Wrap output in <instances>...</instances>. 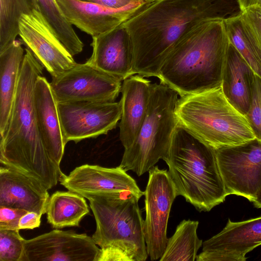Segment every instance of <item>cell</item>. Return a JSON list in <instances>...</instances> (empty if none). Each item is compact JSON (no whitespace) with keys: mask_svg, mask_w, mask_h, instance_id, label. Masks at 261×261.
I'll list each match as a JSON object with an SVG mask.
<instances>
[{"mask_svg":"<svg viewBox=\"0 0 261 261\" xmlns=\"http://www.w3.org/2000/svg\"><path fill=\"white\" fill-rule=\"evenodd\" d=\"M96 4H98L107 8L120 9L132 5L137 1L135 0H81Z\"/></svg>","mask_w":261,"mask_h":261,"instance_id":"33","label":"cell"},{"mask_svg":"<svg viewBox=\"0 0 261 261\" xmlns=\"http://www.w3.org/2000/svg\"><path fill=\"white\" fill-rule=\"evenodd\" d=\"M40 182L20 172L0 167V206L22 209L42 215L49 198Z\"/></svg>","mask_w":261,"mask_h":261,"instance_id":"19","label":"cell"},{"mask_svg":"<svg viewBox=\"0 0 261 261\" xmlns=\"http://www.w3.org/2000/svg\"><path fill=\"white\" fill-rule=\"evenodd\" d=\"M151 81L139 74L123 81L120 99L121 117L119 124V139L124 149L134 141L148 109Z\"/></svg>","mask_w":261,"mask_h":261,"instance_id":"20","label":"cell"},{"mask_svg":"<svg viewBox=\"0 0 261 261\" xmlns=\"http://www.w3.org/2000/svg\"><path fill=\"white\" fill-rule=\"evenodd\" d=\"M219 168L228 195L252 202L261 186V141L216 150Z\"/></svg>","mask_w":261,"mask_h":261,"instance_id":"11","label":"cell"},{"mask_svg":"<svg viewBox=\"0 0 261 261\" xmlns=\"http://www.w3.org/2000/svg\"><path fill=\"white\" fill-rule=\"evenodd\" d=\"M52 27L64 46L73 57L83 51L84 44L67 21L56 0H29Z\"/></svg>","mask_w":261,"mask_h":261,"instance_id":"25","label":"cell"},{"mask_svg":"<svg viewBox=\"0 0 261 261\" xmlns=\"http://www.w3.org/2000/svg\"><path fill=\"white\" fill-rule=\"evenodd\" d=\"M144 191L146 218L144 236L151 260L160 259L168 241L167 228L172 204L177 196L173 182L167 170L153 167Z\"/></svg>","mask_w":261,"mask_h":261,"instance_id":"8","label":"cell"},{"mask_svg":"<svg viewBox=\"0 0 261 261\" xmlns=\"http://www.w3.org/2000/svg\"><path fill=\"white\" fill-rule=\"evenodd\" d=\"M59 181L68 191L88 199L106 194L129 192L139 199L144 192L119 166L107 168L86 164L75 168L68 175L63 173Z\"/></svg>","mask_w":261,"mask_h":261,"instance_id":"14","label":"cell"},{"mask_svg":"<svg viewBox=\"0 0 261 261\" xmlns=\"http://www.w3.org/2000/svg\"><path fill=\"white\" fill-rule=\"evenodd\" d=\"M87 199L96 221L92 237L100 248L97 261H145L148 257L139 198L129 192Z\"/></svg>","mask_w":261,"mask_h":261,"instance_id":"5","label":"cell"},{"mask_svg":"<svg viewBox=\"0 0 261 261\" xmlns=\"http://www.w3.org/2000/svg\"><path fill=\"white\" fill-rule=\"evenodd\" d=\"M254 72L229 42L222 79L223 92L230 102L246 115L250 102Z\"/></svg>","mask_w":261,"mask_h":261,"instance_id":"21","label":"cell"},{"mask_svg":"<svg viewBox=\"0 0 261 261\" xmlns=\"http://www.w3.org/2000/svg\"><path fill=\"white\" fill-rule=\"evenodd\" d=\"M199 222L184 220L176 227L173 235L168 239L160 261H194L202 241L197 234Z\"/></svg>","mask_w":261,"mask_h":261,"instance_id":"24","label":"cell"},{"mask_svg":"<svg viewBox=\"0 0 261 261\" xmlns=\"http://www.w3.org/2000/svg\"><path fill=\"white\" fill-rule=\"evenodd\" d=\"M242 21L261 49V6L254 5L243 10Z\"/></svg>","mask_w":261,"mask_h":261,"instance_id":"30","label":"cell"},{"mask_svg":"<svg viewBox=\"0 0 261 261\" xmlns=\"http://www.w3.org/2000/svg\"><path fill=\"white\" fill-rule=\"evenodd\" d=\"M57 106L65 145L106 135L116 127L121 117L120 100L60 102Z\"/></svg>","mask_w":261,"mask_h":261,"instance_id":"9","label":"cell"},{"mask_svg":"<svg viewBox=\"0 0 261 261\" xmlns=\"http://www.w3.org/2000/svg\"><path fill=\"white\" fill-rule=\"evenodd\" d=\"M91 45L92 53L85 63L122 81L134 75L129 37L121 24L112 31L93 37Z\"/></svg>","mask_w":261,"mask_h":261,"instance_id":"17","label":"cell"},{"mask_svg":"<svg viewBox=\"0 0 261 261\" xmlns=\"http://www.w3.org/2000/svg\"><path fill=\"white\" fill-rule=\"evenodd\" d=\"M229 41L224 20H206L189 28L174 44L159 79L180 96L222 83Z\"/></svg>","mask_w":261,"mask_h":261,"instance_id":"3","label":"cell"},{"mask_svg":"<svg viewBox=\"0 0 261 261\" xmlns=\"http://www.w3.org/2000/svg\"><path fill=\"white\" fill-rule=\"evenodd\" d=\"M175 114L178 124L215 150L256 138L246 116L226 97L222 83L199 93L180 96Z\"/></svg>","mask_w":261,"mask_h":261,"instance_id":"6","label":"cell"},{"mask_svg":"<svg viewBox=\"0 0 261 261\" xmlns=\"http://www.w3.org/2000/svg\"><path fill=\"white\" fill-rule=\"evenodd\" d=\"M24 241L19 229H0V261H21Z\"/></svg>","mask_w":261,"mask_h":261,"instance_id":"28","label":"cell"},{"mask_svg":"<svg viewBox=\"0 0 261 261\" xmlns=\"http://www.w3.org/2000/svg\"><path fill=\"white\" fill-rule=\"evenodd\" d=\"M242 11L254 5L261 6V0H238Z\"/></svg>","mask_w":261,"mask_h":261,"instance_id":"34","label":"cell"},{"mask_svg":"<svg viewBox=\"0 0 261 261\" xmlns=\"http://www.w3.org/2000/svg\"><path fill=\"white\" fill-rule=\"evenodd\" d=\"M100 252L86 233L55 229L25 240L21 261H97Z\"/></svg>","mask_w":261,"mask_h":261,"instance_id":"13","label":"cell"},{"mask_svg":"<svg viewBox=\"0 0 261 261\" xmlns=\"http://www.w3.org/2000/svg\"><path fill=\"white\" fill-rule=\"evenodd\" d=\"M34 8L29 0H0V53L19 35V20Z\"/></svg>","mask_w":261,"mask_h":261,"instance_id":"27","label":"cell"},{"mask_svg":"<svg viewBox=\"0 0 261 261\" xmlns=\"http://www.w3.org/2000/svg\"><path fill=\"white\" fill-rule=\"evenodd\" d=\"M50 85L58 102H113L121 92L119 78L87 64L76 63L54 77Z\"/></svg>","mask_w":261,"mask_h":261,"instance_id":"10","label":"cell"},{"mask_svg":"<svg viewBox=\"0 0 261 261\" xmlns=\"http://www.w3.org/2000/svg\"><path fill=\"white\" fill-rule=\"evenodd\" d=\"M28 212L25 210L0 206V229H19L21 217Z\"/></svg>","mask_w":261,"mask_h":261,"instance_id":"31","label":"cell"},{"mask_svg":"<svg viewBox=\"0 0 261 261\" xmlns=\"http://www.w3.org/2000/svg\"><path fill=\"white\" fill-rule=\"evenodd\" d=\"M43 69L25 48L8 126L1 138L0 163L35 179L48 190L57 185L63 172L47 152L36 118L34 88Z\"/></svg>","mask_w":261,"mask_h":261,"instance_id":"2","label":"cell"},{"mask_svg":"<svg viewBox=\"0 0 261 261\" xmlns=\"http://www.w3.org/2000/svg\"><path fill=\"white\" fill-rule=\"evenodd\" d=\"M34 104L39 134L50 157L60 166L65 144L61 130L57 102L50 83L39 75L36 82Z\"/></svg>","mask_w":261,"mask_h":261,"instance_id":"18","label":"cell"},{"mask_svg":"<svg viewBox=\"0 0 261 261\" xmlns=\"http://www.w3.org/2000/svg\"><path fill=\"white\" fill-rule=\"evenodd\" d=\"M178 94L167 85L151 84L145 117L132 143L124 149L119 165L142 175L167 157L178 123L175 114Z\"/></svg>","mask_w":261,"mask_h":261,"instance_id":"7","label":"cell"},{"mask_svg":"<svg viewBox=\"0 0 261 261\" xmlns=\"http://www.w3.org/2000/svg\"><path fill=\"white\" fill-rule=\"evenodd\" d=\"M256 139L261 141V77L254 73L250 102L245 115Z\"/></svg>","mask_w":261,"mask_h":261,"instance_id":"29","label":"cell"},{"mask_svg":"<svg viewBox=\"0 0 261 261\" xmlns=\"http://www.w3.org/2000/svg\"><path fill=\"white\" fill-rule=\"evenodd\" d=\"M240 14L224 20L226 33L229 42L261 77V49L244 25Z\"/></svg>","mask_w":261,"mask_h":261,"instance_id":"26","label":"cell"},{"mask_svg":"<svg viewBox=\"0 0 261 261\" xmlns=\"http://www.w3.org/2000/svg\"><path fill=\"white\" fill-rule=\"evenodd\" d=\"M261 245V217L241 222L229 219L218 234L205 241L197 261H245Z\"/></svg>","mask_w":261,"mask_h":261,"instance_id":"15","label":"cell"},{"mask_svg":"<svg viewBox=\"0 0 261 261\" xmlns=\"http://www.w3.org/2000/svg\"><path fill=\"white\" fill-rule=\"evenodd\" d=\"M177 196L199 211L209 212L228 196L216 150L179 124L164 161Z\"/></svg>","mask_w":261,"mask_h":261,"instance_id":"4","label":"cell"},{"mask_svg":"<svg viewBox=\"0 0 261 261\" xmlns=\"http://www.w3.org/2000/svg\"><path fill=\"white\" fill-rule=\"evenodd\" d=\"M42 216L34 212H28L20 218L19 229H33L39 227Z\"/></svg>","mask_w":261,"mask_h":261,"instance_id":"32","label":"cell"},{"mask_svg":"<svg viewBox=\"0 0 261 261\" xmlns=\"http://www.w3.org/2000/svg\"><path fill=\"white\" fill-rule=\"evenodd\" d=\"M56 1L67 21L92 37L119 26L145 2L137 1L123 8L114 9L81 0Z\"/></svg>","mask_w":261,"mask_h":261,"instance_id":"16","label":"cell"},{"mask_svg":"<svg viewBox=\"0 0 261 261\" xmlns=\"http://www.w3.org/2000/svg\"><path fill=\"white\" fill-rule=\"evenodd\" d=\"M22 42L16 39L0 53V135L9 122L24 55Z\"/></svg>","mask_w":261,"mask_h":261,"instance_id":"22","label":"cell"},{"mask_svg":"<svg viewBox=\"0 0 261 261\" xmlns=\"http://www.w3.org/2000/svg\"><path fill=\"white\" fill-rule=\"evenodd\" d=\"M242 11L238 0H147L121 25L133 50L134 74L159 79L171 49L190 27L225 20Z\"/></svg>","mask_w":261,"mask_h":261,"instance_id":"1","label":"cell"},{"mask_svg":"<svg viewBox=\"0 0 261 261\" xmlns=\"http://www.w3.org/2000/svg\"><path fill=\"white\" fill-rule=\"evenodd\" d=\"M89 213L85 197L70 191L55 192L46 207L47 222L55 229L78 226Z\"/></svg>","mask_w":261,"mask_h":261,"instance_id":"23","label":"cell"},{"mask_svg":"<svg viewBox=\"0 0 261 261\" xmlns=\"http://www.w3.org/2000/svg\"><path fill=\"white\" fill-rule=\"evenodd\" d=\"M135 1H147V0H135Z\"/></svg>","mask_w":261,"mask_h":261,"instance_id":"36","label":"cell"},{"mask_svg":"<svg viewBox=\"0 0 261 261\" xmlns=\"http://www.w3.org/2000/svg\"><path fill=\"white\" fill-rule=\"evenodd\" d=\"M19 36L51 77L63 73L77 63L37 10L22 14L19 20Z\"/></svg>","mask_w":261,"mask_h":261,"instance_id":"12","label":"cell"},{"mask_svg":"<svg viewBox=\"0 0 261 261\" xmlns=\"http://www.w3.org/2000/svg\"><path fill=\"white\" fill-rule=\"evenodd\" d=\"M252 202L255 207L261 208V186L256 194L255 199Z\"/></svg>","mask_w":261,"mask_h":261,"instance_id":"35","label":"cell"}]
</instances>
